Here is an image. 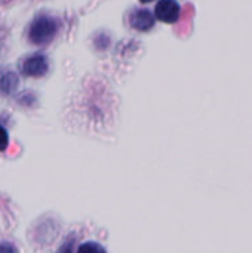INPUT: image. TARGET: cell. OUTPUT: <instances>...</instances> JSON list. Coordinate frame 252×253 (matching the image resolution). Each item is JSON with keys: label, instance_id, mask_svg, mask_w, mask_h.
Listing matches in <instances>:
<instances>
[{"label": "cell", "instance_id": "6da1fadb", "mask_svg": "<svg viewBox=\"0 0 252 253\" xmlns=\"http://www.w3.org/2000/svg\"><path fill=\"white\" fill-rule=\"evenodd\" d=\"M58 31V21L49 15H39L30 27L28 39L34 44H45L53 39Z\"/></svg>", "mask_w": 252, "mask_h": 253}, {"label": "cell", "instance_id": "7a4b0ae2", "mask_svg": "<svg viewBox=\"0 0 252 253\" xmlns=\"http://www.w3.org/2000/svg\"><path fill=\"white\" fill-rule=\"evenodd\" d=\"M180 4L175 0H159L154 7V15L159 21L174 24L180 18Z\"/></svg>", "mask_w": 252, "mask_h": 253}, {"label": "cell", "instance_id": "3957f363", "mask_svg": "<svg viewBox=\"0 0 252 253\" xmlns=\"http://www.w3.org/2000/svg\"><path fill=\"white\" fill-rule=\"evenodd\" d=\"M129 24L138 31H149L154 27V15L147 9H134L129 15Z\"/></svg>", "mask_w": 252, "mask_h": 253}, {"label": "cell", "instance_id": "277c9868", "mask_svg": "<svg viewBox=\"0 0 252 253\" xmlns=\"http://www.w3.org/2000/svg\"><path fill=\"white\" fill-rule=\"evenodd\" d=\"M22 71L25 76H31V77L45 76L48 71V61L43 55H34L24 62Z\"/></svg>", "mask_w": 252, "mask_h": 253}, {"label": "cell", "instance_id": "5b68a950", "mask_svg": "<svg viewBox=\"0 0 252 253\" xmlns=\"http://www.w3.org/2000/svg\"><path fill=\"white\" fill-rule=\"evenodd\" d=\"M16 84H18V79H16V76L12 74V73H7V74H4V76L0 79V90H1L3 93H10V92H13L15 87H16Z\"/></svg>", "mask_w": 252, "mask_h": 253}, {"label": "cell", "instance_id": "8992f818", "mask_svg": "<svg viewBox=\"0 0 252 253\" xmlns=\"http://www.w3.org/2000/svg\"><path fill=\"white\" fill-rule=\"evenodd\" d=\"M77 253H107L104 251L102 246H100L98 243H94V242H88V243H83Z\"/></svg>", "mask_w": 252, "mask_h": 253}, {"label": "cell", "instance_id": "52a82bcc", "mask_svg": "<svg viewBox=\"0 0 252 253\" xmlns=\"http://www.w3.org/2000/svg\"><path fill=\"white\" fill-rule=\"evenodd\" d=\"M9 138H7V132L0 126V151H3L7 147Z\"/></svg>", "mask_w": 252, "mask_h": 253}, {"label": "cell", "instance_id": "ba28073f", "mask_svg": "<svg viewBox=\"0 0 252 253\" xmlns=\"http://www.w3.org/2000/svg\"><path fill=\"white\" fill-rule=\"evenodd\" d=\"M0 253H16L9 243H0Z\"/></svg>", "mask_w": 252, "mask_h": 253}, {"label": "cell", "instance_id": "9c48e42d", "mask_svg": "<svg viewBox=\"0 0 252 253\" xmlns=\"http://www.w3.org/2000/svg\"><path fill=\"white\" fill-rule=\"evenodd\" d=\"M143 3H150V1H153V0H141Z\"/></svg>", "mask_w": 252, "mask_h": 253}]
</instances>
